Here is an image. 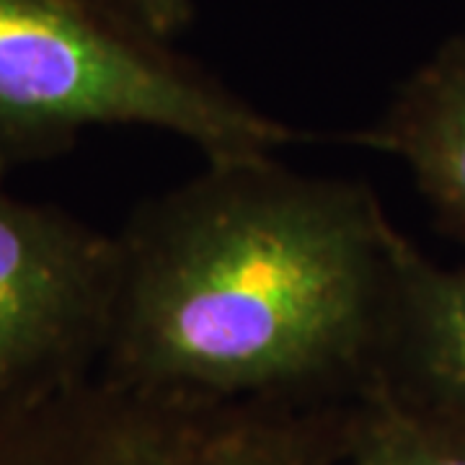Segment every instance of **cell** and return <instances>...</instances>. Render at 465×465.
Masks as SVG:
<instances>
[{"instance_id": "cell-1", "label": "cell", "mask_w": 465, "mask_h": 465, "mask_svg": "<svg viewBox=\"0 0 465 465\" xmlns=\"http://www.w3.org/2000/svg\"><path fill=\"white\" fill-rule=\"evenodd\" d=\"M401 235L365 183L207 161L114 235L106 378L207 399L367 388Z\"/></svg>"}, {"instance_id": "cell-2", "label": "cell", "mask_w": 465, "mask_h": 465, "mask_svg": "<svg viewBox=\"0 0 465 465\" xmlns=\"http://www.w3.org/2000/svg\"><path fill=\"white\" fill-rule=\"evenodd\" d=\"M94 127H148L207 161L274 155L298 133L106 0H0V171Z\"/></svg>"}, {"instance_id": "cell-3", "label": "cell", "mask_w": 465, "mask_h": 465, "mask_svg": "<svg viewBox=\"0 0 465 465\" xmlns=\"http://www.w3.org/2000/svg\"><path fill=\"white\" fill-rule=\"evenodd\" d=\"M344 430L104 378L0 409V465H331Z\"/></svg>"}, {"instance_id": "cell-4", "label": "cell", "mask_w": 465, "mask_h": 465, "mask_svg": "<svg viewBox=\"0 0 465 465\" xmlns=\"http://www.w3.org/2000/svg\"><path fill=\"white\" fill-rule=\"evenodd\" d=\"M116 238L0 189V409L84 381L104 357Z\"/></svg>"}, {"instance_id": "cell-5", "label": "cell", "mask_w": 465, "mask_h": 465, "mask_svg": "<svg viewBox=\"0 0 465 465\" xmlns=\"http://www.w3.org/2000/svg\"><path fill=\"white\" fill-rule=\"evenodd\" d=\"M372 382L465 424V269H445L401 235Z\"/></svg>"}, {"instance_id": "cell-6", "label": "cell", "mask_w": 465, "mask_h": 465, "mask_svg": "<svg viewBox=\"0 0 465 465\" xmlns=\"http://www.w3.org/2000/svg\"><path fill=\"white\" fill-rule=\"evenodd\" d=\"M354 143L399 158L440 217L465 238V32L401 85Z\"/></svg>"}, {"instance_id": "cell-7", "label": "cell", "mask_w": 465, "mask_h": 465, "mask_svg": "<svg viewBox=\"0 0 465 465\" xmlns=\"http://www.w3.org/2000/svg\"><path fill=\"white\" fill-rule=\"evenodd\" d=\"M347 465H465V424L367 385V406L347 427Z\"/></svg>"}, {"instance_id": "cell-8", "label": "cell", "mask_w": 465, "mask_h": 465, "mask_svg": "<svg viewBox=\"0 0 465 465\" xmlns=\"http://www.w3.org/2000/svg\"><path fill=\"white\" fill-rule=\"evenodd\" d=\"M140 24L145 32L155 34L158 39H171L173 34L183 32L192 21L194 5L192 0H106Z\"/></svg>"}]
</instances>
